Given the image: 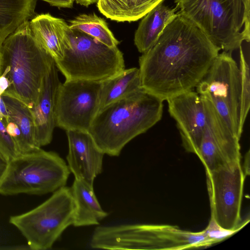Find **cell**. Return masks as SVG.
<instances>
[{
	"mask_svg": "<svg viewBox=\"0 0 250 250\" xmlns=\"http://www.w3.org/2000/svg\"><path fill=\"white\" fill-rule=\"evenodd\" d=\"M62 60L55 62L65 80L103 81L125 69L123 53L79 30L71 29Z\"/></svg>",
	"mask_w": 250,
	"mask_h": 250,
	"instance_id": "52a82bcc",
	"label": "cell"
},
{
	"mask_svg": "<svg viewBox=\"0 0 250 250\" xmlns=\"http://www.w3.org/2000/svg\"><path fill=\"white\" fill-rule=\"evenodd\" d=\"M48 3L50 5L59 8H71L73 7L74 0H41Z\"/></svg>",
	"mask_w": 250,
	"mask_h": 250,
	"instance_id": "83f0119b",
	"label": "cell"
},
{
	"mask_svg": "<svg viewBox=\"0 0 250 250\" xmlns=\"http://www.w3.org/2000/svg\"><path fill=\"white\" fill-rule=\"evenodd\" d=\"M142 88L139 68L124 69L101 81L99 110Z\"/></svg>",
	"mask_w": 250,
	"mask_h": 250,
	"instance_id": "d6986e66",
	"label": "cell"
},
{
	"mask_svg": "<svg viewBox=\"0 0 250 250\" xmlns=\"http://www.w3.org/2000/svg\"><path fill=\"white\" fill-rule=\"evenodd\" d=\"M0 154L7 162L20 154L15 141L8 134L5 125L0 120Z\"/></svg>",
	"mask_w": 250,
	"mask_h": 250,
	"instance_id": "d4e9b609",
	"label": "cell"
},
{
	"mask_svg": "<svg viewBox=\"0 0 250 250\" xmlns=\"http://www.w3.org/2000/svg\"><path fill=\"white\" fill-rule=\"evenodd\" d=\"M69 22L71 29L87 34L107 46L116 47L120 43L105 20L95 13L80 14Z\"/></svg>",
	"mask_w": 250,
	"mask_h": 250,
	"instance_id": "603a6c76",
	"label": "cell"
},
{
	"mask_svg": "<svg viewBox=\"0 0 250 250\" xmlns=\"http://www.w3.org/2000/svg\"><path fill=\"white\" fill-rule=\"evenodd\" d=\"M101 81L65 80L59 87L56 125L65 131H88L99 110Z\"/></svg>",
	"mask_w": 250,
	"mask_h": 250,
	"instance_id": "8fae6325",
	"label": "cell"
},
{
	"mask_svg": "<svg viewBox=\"0 0 250 250\" xmlns=\"http://www.w3.org/2000/svg\"><path fill=\"white\" fill-rule=\"evenodd\" d=\"M163 101L143 88L100 109L88 130L100 149L118 156L123 147L161 120Z\"/></svg>",
	"mask_w": 250,
	"mask_h": 250,
	"instance_id": "7a4b0ae2",
	"label": "cell"
},
{
	"mask_svg": "<svg viewBox=\"0 0 250 250\" xmlns=\"http://www.w3.org/2000/svg\"><path fill=\"white\" fill-rule=\"evenodd\" d=\"M164 0H98L97 7L106 18L117 22L142 19Z\"/></svg>",
	"mask_w": 250,
	"mask_h": 250,
	"instance_id": "44dd1931",
	"label": "cell"
},
{
	"mask_svg": "<svg viewBox=\"0 0 250 250\" xmlns=\"http://www.w3.org/2000/svg\"><path fill=\"white\" fill-rule=\"evenodd\" d=\"M219 48L179 12L139 57L142 87L163 101L196 87Z\"/></svg>",
	"mask_w": 250,
	"mask_h": 250,
	"instance_id": "6da1fadb",
	"label": "cell"
},
{
	"mask_svg": "<svg viewBox=\"0 0 250 250\" xmlns=\"http://www.w3.org/2000/svg\"><path fill=\"white\" fill-rule=\"evenodd\" d=\"M75 213L71 188L64 186L32 209L11 216L9 223L24 237L30 249L45 250L51 248L64 230L73 225Z\"/></svg>",
	"mask_w": 250,
	"mask_h": 250,
	"instance_id": "ba28073f",
	"label": "cell"
},
{
	"mask_svg": "<svg viewBox=\"0 0 250 250\" xmlns=\"http://www.w3.org/2000/svg\"><path fill=\"white\" fill-rule=\"evenodd\" d=\"M179 13L219 49L231 52L250 40V11L241 0H174Z\"/></svg>",
	"mask_w": 250,
	"mask_h": 250,
	"instance_id": "5b68a950",
	"label": "cell"
},
{
	"mask_svg": "<svg viewBox=\"0 0 250 250\" xmlns=\"http://www.w3.org/2000/svg\"><path fill=\"white\" fill-rule=\"evenodd\" d=\"M246 9L250 11V0H241Z\"/></svg>",
	"mask_w": 250,
	"mask_h": 250,
	"instance_id": "836d02e7",
	"label": "cell"
},
{
	"mask_svg": "<svg viewBox=\"0 0 250 250\" xmlns=\"http://www.w3.org/2000/svg\"><path fill=\"white\" fill-rule=\"evenodd\" d=\"M9 86L8 79L2 75L0 76V96L7 89Z\"/></svg>",
	"mask_w": 250,
	"mask_h": 250,
	"instance_id": "f546056e",
	"label": "cell"
},
{
	"mask_svg": "<svg viewBox=\"0 0 250 250\" xmlns=\"http://www.w3.org/2000/svg\"><path fill=\"white\" fill-rule=\"evenodd\" d=\"M29 24L36 40L54 61L62 60L70 42V28L65 21L45 13L36 15Z\"/></svg>",
	"mask_w": 250,
	"mask_h": 250,
	"instance_id": "2e32d148",
	"label": "cell"
},
{
	"mask_svg": "<svg viewBox=\"0 0 250 250\" xmlns=\"http://www.w3.org/2000/svg\"><path fill=\"white\" fill-rule=\"evenodd\" d=\"M196 87L199 95L212 104L232 132L241 138V74L229 52L219 53Z\"/></svg>",
	"mask_w": 250,
	"mask_h": 250,
	"instance_id": "9c48e42d",
	"label": "cell"
},
{
	"mask_svg": "<svg viewBox=\"0 0 250 250\" xmlns=\"http://www.w3.org/2000/svg\"><path fill=\"white\" fill-rule=\"evenodd\" d=\"M77 4L88 7V6L97 3L98 0H74Z\"/></svg>",
	"mask_w": 250,
	"mask_h": 250,
	"instance_id": "d6a6232c",
	"label": "cell"
},
{
	"mask_svg": "<svg viewBox=\"0 0 250 250\" xmlns=\"http://www.w3.org/2000/svg\"><path fill=\"white\" fill-rule=\"evenodd\" d=\"M58 72L54 61L43 79L37 101L31 108L34 123L35 141L38 147L50 143L56 126V102L61 83Z\"/></svg>",
	"mask_w": 250,
	"mask_h": 250,
	"instance_id": "9a60e30c",
	"label": "cell"
},
{
	"mask_svg": "<svg viewBox=\"0 0 250 250\" xmlns=\"http://www.w3.org/2000/svg\"><path fill=\"white\" fill-rule=\"evenodd\" d=\"M37 0H0V46L24 21L32 19Z\"/></svg>",
	"mask_w": 250,
	"mask_h": 250,
	"instance_id": "7402d4cb",
	"label": "cell"
},
{
	"mask_svg": "<svg viewBox=\"0 0 250 250\" xmlns=\"http://www.w3.org/2000/svg\"><path fill=\"white\" fill-rule=\"evenodd\" d=\"M167 101L169 113L176 123L183 146L187 152L197 155L206 124L201 97L190 90Z\"/></svg>",
	"mask_w": 250,
	"mask_h": 250,
	"instance_id": "4fadbf2b",
	"label": "cell"
},
{
	"mask_svg": "<svg viewBox=\"0 0 250 250\" xmlns=\"http://www.w3.org/2000/svg\"><path fill=\"white\" fill-rule=\"evenodd\" d=\"M7 163V160L0 154V179L5 170Z\"/></svg>",
	"mask_w": 250,
	"mask_h": 250,
	"instance_id": "1f68e13d",
	"label": "cell"
},
{
	"mask_svg": "<svg viewBox=\"0 0 250 250\" xmlns=\"http://www.w3.org/2000/svg\"><path fill=\"white\" fill-rule=\"evenodd\" d=\"M240 49V71L241 74V95L240 113V126L243 130L244 125L250 106V57L246 56L242 48Z\"/></svg>",
	"mask_w": 250,
	"mask_h": 250,
	"instance_id": "cb8c5ba5",
	"label": "cell"
},
{
	"mask_svg": "<svg viewBox=\"0 0 250 250\" xmlns=\"http://www.w3.org/2000/svg\"><path fill=\"white\" fill-rule=\"evenodd\" d=\"M176 10V7H169L161 2L142 18L134 39L139 52H145L156 42L166 27L177 16Z\"/></svg>",
	"mask_w": 250,
	"mask_h": 250,
	"instance_id": "e0dca14e",
	"label": "cell"
},
{
	"mask_svg": "<svg viewBox=\"0 0 250 250\" xmlns=\"http://www.w3.org/2000/svg\"><path fill=\"white\" fill-rule=\"evenodd\" d=\"M54 61L34 37L29 21H24L0 46V76L6 77L9 82L4 93L16 97L32 108Z\"/></svg>",
	"mask_w": 250,
	"mask_h": 250,
	"instance_id": "3957f363",
	"label": "cell"
},
{
	"mask_svg": "<svg viewBox=\"0 0 250 250\" xmlns=\"http://www.w3.org/2000/svg\"><path fill=\"white\" fill-rule=\"evenodd\" d=\"M204 230L212 244L220 242L239 231L237 229L229 230L222 228L211 217L208 225Z\"/></svg>",
	"mask_w": 250,
	"mask_h": 250,
	"instance_id": "484cf974",
	"label": "cell"
},
{
	"mask_svg": "<svg viewBox=\"0 0 250 250\" xmlns=\"http://www.w3.org/2000/svg\"><path fill=\"white\" fill-rule=\"evenodd\" d=\"M211 216L222 228L240 230L249 222L242 220L241 209L246 176L241 163L206 171Z\"/></svg>",
	"mask_w": 250,
	"mask_h": 250,
	"instance_id": "30bf717a",
	"label": "cell"
},
{
	"mask_svg": "<svg viewBox=\"0 0 250 250\" xmlns=\"http://www.w3.org/2000/svg\"><path fill=\"white\" fill-rule=\"evenodd\" d=\"M70 188L75 204L74 226L98 225L108 215L99 203L93 187L75 179Z\"/></svg>",
	"mask_w": 250,
	"mask_h": 250,
	"instance_id": "ac0fdd59",
	"label": "cell"
},
{
	"mask_svg": "<svg viewBox=\"0 0 250 250\" xmlns=\"http://www.w3.org/2000/svg\"><path fill=\"white\" fill-rule=\"evenodd\" d=\"M201 98L206 111V124L196 155L206 171L241 163L240 138L232 132L212 104Z\"/></svg>",
	"mask_w": 250,
	"mask_h": 250,
	"instance_id": "7c38bea8",
	"label": "cell"
},
{
	"mask_svg": "<svg viewBox=\"0 0 250 250\" xmlns=\"http://www.w3.org/2000/svg\"><path fill=\"white\" fill-rule=\"evenodd\" d=\"M213 245L204 230L193 232L169 225L122 224L100 226L90 246L106 250H181Z\"/></svg>",
	"mask_w": 250,
	"mask_h": 250,
	"instance_id": "277c9868",
	"label": "cell"
},
{
	"mask_svg": "<svg viewBox=\"0 0 250 250\" xmlns=\"http://www.w3.org/2000/svg\"><path fill=\"white\" fill-rule=\"evenodd\" d=\"M70 171L58 154L41 147L8 161L0 179V194L42 195L64 187Z\"/></svg>",
	"mask_w": 250,
	"mask_h": 250,
	"instance_id": "8992f818",
	"label": "cell"
},
{
	"mask_svg": "<svg viewBox=\"0 0 250 250\" xmlns=\"http://www.w3.org/2000/svg\"><path fill=\"white\" fill-rule=\"evenodd\" d=\"M0 120L6 126L10 122L9 113L6 106L1 96H0Z\"/></svg>",
	"mask_w": 250,
	"mask_h": 250,
	"instance_id": "f1b7e54d",
	"label": "cell"
},
{
	"mask_svg": "<svg viewBox=\"0 0 250 250\" xmlns=\"http://www.w3.org/2000/svg\"><path fill=\"white\" fill-rule=\"evenodd\" d=\"M8 110L10 122L15 123L21 132L18 146L20 153L32 151L37 148L34 136V123L31 109L16 97L4 93L1 96Z\"/></svg>",
	"mask_w": 250,
	"mask_h": 250,
	"instance_id": "ffe728a7",
	"label": "cell"
},
{
	"mask_svg": "<svg viewBox=\"0 0 250 250\" xmlns=\"http://www.w3.org/2000/svg\"><path fill=\"white\" fill-rule=\"evenodd\" d=\"M68 143L66 156L68 168L75 179L93 187L96 177L103 169L104 153L100 149L88 131H66Z\"/></svg>",
	"mask_w": 250,
	"mask_h": 250,
	"instance_id": "5bb4252c",
	"label": "cell"
},
{
	"mask_svg": "<svg viewBox=\"0 0 250 250\" xmlns=\"http://www.w3.org/2000/svg\"><path fill=\"white\" fill-rule=\"evenodd\" d=\"M246 176L250 175V151L246 154L244 159V166L242 167Z\"/></svg>",
	"mask_w": 250,
	"mask_h": 250,
	"instance_id": "4dcf8cb0",
	"label": "cell"
},
{
	"mask_svg": "<svg viewBox=\"0 0 250 250\" xmlns=\"http://www.w3.org/2000/svg\"><path fill=\"white\" fill-rule=\"evenodd\" d=\"M6 128L8 134L15 141L18 149V146L20 142L21 137V132L19 127L14 122H9L6 125Z\"/></svg>",
	"mask_w": 250,
	"mask_h": 250,
	"instance_id": "4316f807",
	"label": "cell"
}]
</instances>
